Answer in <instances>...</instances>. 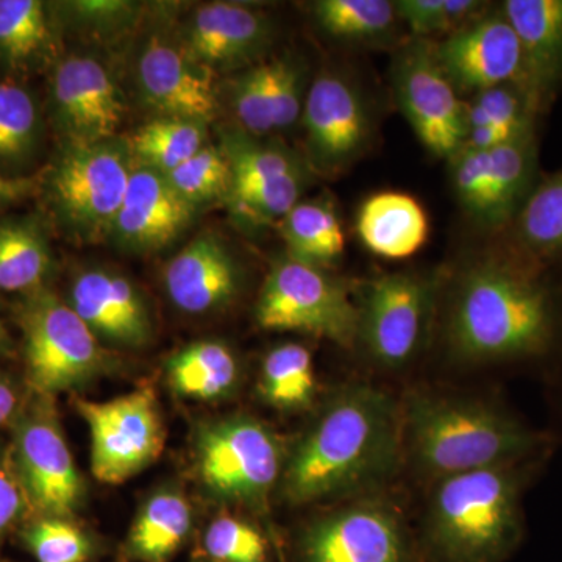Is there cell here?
<instances>
[{"mask_svg": "<svg viewBox=\"0 0 562 562\" xmlns=\"http://www.w3.org/2000/svg\"><path fill=\"white\" fill-rule=\"evenodd\" d=\"M547 271L513 246L469 265L447 312L453 357L469 364L550 357L562 339V299Z\"/></svg>", "mask_w": 562, "mask_h": 562, "instance_id": "1", "label": "cell"}, {"mask_svg": "<svg viewBox=\"0 0 562 562\" xmlns=\"http://www.w3.org/2000/svg\"><path fill=\"white\" fill-rule=\"evenodd\" d=\"M402 453L401 406L376 387L350 384L284 461L281 495L303 505L372 490L397 471Z\"/></svg>", "mask_w": 562, "mask_h": 562, "instance_id": "2", "label": "cell"}, {"mask_svg": "<svg viewBox=\"0 0 562 562\" xmlns=\"http://www.w3.org/2000/svg\"><path fill=\"white\" fill-rule=\"evenodd\" d=\"M403 452L436 480L546 457L552 438L494 403L413 392L402 408Z\"/></svg>", "mask_w": 562, "mask_h": 562, "instance_id": "3", "label": "cell"}, {"mask_svg": "<svg viewBox=\"0 0 562 562\" xmlns=\"http://www.w3.org/2000/svg\"><path fill=\"white\" fill-rule=\"evenodd\" d=\"M546 457L438 480L420 557L428 562H505L525 535L522 497Z\"/></svg>", "mask_w": 562, "mask_h": 562, "instance_id": "4", "label": "cell"}, {"mask_svg": "<svg viewBox=\"0 0 562 562\" xmlns=\"http://www.w3.org/2000/svg\"><path fill=\"white\" fill-rule=\"evenodd\" d=\"M135 158L121 138L63 146L46 179V198L65 232L81 243L109 238L120 213Z\"/></svg>", "mask_w": 562, "mask_h": 562, "instance_id": "5", "label": "cell"}, {"mask_svg": "<svg viewBox=\"0 0 562 562\" xmlns=\"http://www.w3.org/2000/svg\"><path fill=\"white\" fill-rule=\"evenodd\" d=\"M24 333L27 380L36 395L81 390L113 369V357L94 333L46 286L24 295L18 308Z\"/></svg>", "mask_w": 562, "mask_h": 562, "instance_id": "6", "label": "cell"}, {"mask_svg": "<svg viewBox=\"0 0 562 562\" xmlns=\"http://www.w3.org/2000/svg\"><path fill=\"white\" fill-rule=\"evenodd\" d=\"M194 458L199 480L214 501L260 512L284 468L276 432L249 416L202 425L195 432Z\"/></svg>", "mask_w": 562, "mask_h": 562, "instance_id": "7", "label": "cell"}, {"mask_svg": "<svg viewBox=\"0 0 562 562\" xmlns=\"http://www.w3.org/2000/svg\"><path fill=\"white\" fill-rule=\"evenodd\" d=\"M255 319L265 330L303 333L353 347L360 314L341 280L284 255L266 277Z\"/></svg>", "mask_w": 562, "mask_h": 562, "instance_id": "8", "label": "cell"}, {"mask_svg": "<svg viewBox=\"0 0 562 562\" xmlns=\"http://www.w3.org/2000/svg\"><path fill=\"white\" fill-rule=\"evenodd\" d=\"M441 279L387 273L366 284L358 305V342L376 364L401 369L419 357L430 336Z\"/></svg>", "mask_w": 562, "mask_h": 562, "instance_id": "9", "label": "cell"}, {"mask_svg": "<svg viewBox=\"0 0 562 562\" xmlns=\"http://www.w3.org/2000/svg\"><path fill=\"white\" fill-rule=\"evenodd\" d=\"M11 461L40 516L72 519L79 512L87 487L50 397L38 395V401L16 416Z\"/></svg>", "mask_w": 562, "mask_h": 562, "instance_id": "10", "label": "cell"}, {"mask_svg": "<svg viewBox=\"0 0 562 562\" xmlns=\"http://www.w3.org/2000/svg\"><path fill=\"white\" fill-rule=\"evenodd\" d=\"M392 85L422 146L435 157L453 158L468 138V106L436 60L430 41L414 40L395 55Z\"/></svg>", "mask_w": 562, "mask_h": 562, "instance_id": "11", "label": "cell"}, {"mask_svg": "<svg viewBox=\"0 0 562 562\" xmlns=\"http://www.w3.org/2000/svg\"><path fill=\"white\" fill-rule=\"evenodd\" d=\"M91 432V469L99 482L120 484L157 460L165 447V427L149 387L109 402L76 398Z\"/></svg>", "mask_w": 562, "mask_h": 562, "instance_id": "12", "label": "cell"}, {"mask_svg": "<svg viewBox=\"0 0 562 562\" xmlns=\"http://www.w3.org/2000/svg\"><path fill=\"white\" fill-rule=\"evenodd\" d=\"M232 171L228 201L239 216L254 224L279 222L294 209L308 184L301 158L276 144L243 131L222 133V147Z\"/></svg>", "mask_w": 562, "mask_h": 562, "instance_id": "13", "label": "cell"}, {"mask_svg": "<svg viewBox=\"0 0 562 562\" xmlns=\"http://www.w3.org/2000/svg\"><path fill=\"white\" fill-rule=\"evenodd\" d=\"M302 562H419L398 514L364 501L325 514L303 531Z\"/></svg>", "mask_w": 562, "mask_h": 562, "instance_id": "14", "label": "cell"}, {"mask_svg": "<svg viewBox=\"0 0 562 562\" xmlns=\"http://www.w3.org/2000/svg\"><path fill=\"white\" fill-rule=\"evenodd\" d=\"M124 92L111 70L90 55H70L52 77L50 113L63 146L116 138L125 120Z\"/></svg>", "mask_w": 562, "mask_h": 562, "instance_id": "15", "label": "cell"}, {"mask_svg": "<svg viewBox=\"0 0 562 562\" xmlns=\"http://www.w3.org/2000/svg\"><path fill=\"white\" fill-rule=\"evenodd\" d=\"M306 149L314 168L338 173L357 160L371 138V116L360 91L338 72H322L302 110Z\"/></svg>", "mask_w": 562, "mask_h": 562, "instance_id": "16", "label": "cell"}, {"mask_svg": "<svg viewBox=\"0 0 562 562\" xmlns=\"http://www.w3.org/2000/svg\"><path fill=\"white\" fill-rule=\"evenodd\" d=\"M432 47L460 94L473 95L506 83L522 87V49L502 7L487 9Z\"/></svg>", "mask_w": 562, "mask_h": 562, "instance_id": "17", "label": "cell"}, {"mask_svg": "<svg viewBox=\"0 0 562 562\" xmlns=\"http://www.w3.org/2000/svg\"><path fill=\"white\" fill-rule=\"evenodd\" d=\"M138 85L144 101L161 117H181L206 124L220 110L210 70L192 60L183 46L151 36L138 60Z\"/></svg>", "mask_w": 562, "mask_h": 562, "instance_id": "18", "label": "cell"}, {"mask_svg": "<svg viewBox=\"0 0 562 562\" xmlns=\"http://www.w3.org/2000/svg\"><path fill=\"white\" fill-rule=\"evenodd\" d=\"M195 211L198 206L173 190L166 173L135 161L110 238L125 250H161L183 235Z\"/></svg>", "mask_w": 562, "mask_h": 562, "instance_id": "19", "label": "cell"}, {"mask_svg": "<svg viewBox=\"0 0 562 562\" xmlns=\"http://www.w3.org/2000/svg\"><path fill=\"white\" fill-rule=\"evenodd\" d=\"M66 302L99 341L139 349L154 336L146 299L121 273L99 268L77 273Z\"/></svg>", "mask_w": 562, "mask_h": 562, "instance_id": "20", "label": "cell"}, {"mask_svg": "<svg viewBox=\"0 0 562 562\" xmlns=\"http://www.w3.org/2000/svg\"><path fill=\"white\" fill-rule=\"evenodd\" d=\"M272 35V22L260 10L213 2L192 14L183 47L205 69H231L249 65L265 54Z\"/></svg>", "mask_w": 562, "mask_h": 562, "instance_id": "21", "label": "cell"}, {"mask_svg": "<svg viewBox=\"0 0 562 562\" xmlns=\"http://www.w3.org/2000/svg\"><path fill=\"white\" fill-rule=\"evenodd\" d=\"M165 288L180 312L206 314L224 308L238 295L241 272L216 236L201 235L168 262Z\"/></svg>", "mask_w": 562, "mask_h": 562, "instance_id": "22", "label": "cell"}, {"mask_svg": "<svg viewBox=\"0 0 562 562\" xmlns=\"http://www.w3.org/2000/svg\"><path fill=\"white\" fill-rule=\"evenodd\" d=\"M501 7L522 49L524 90L542 111L562 87V0H506Z\"/></svg>", "mask_w": 562, "mask_h": 562, "instance_id": "23", "label": "cell"}, {"mask_svg": "<svg viewBox=\"0 0 562 562\" xmlns=\"http://www.w3.org/2000/svg\"><path fill=\"white\" fill-rule=\"evenodd\" d=\"M357 232L376 257L405 260L427 243L430 225L424 206L413 195L384 191L362 202Z\"/></svg>", "mask_w": 562, "mask_h": 562, "instance_id": "24", "label": "cell"}, {"mask_svg": "<svg viewBox=\"0 0 562 562\" xmlns=\"http://www.w3.org/2000/svg\"><path fill=\"white\" fill-rule=\"evenodd\" d=\"M191 531L190 503L179 491L160 490L139 509L122 553L133 562H169Z\"/></svg>", "mask_w": 562, "mask_h": 562, "instance_id": "25", "label": "cell"}, {"mask_svg": "<svg viewBox=\"0 0 562 562\" xmlns=\"http://www.w3.org/2000/svg\"><path fill=\"white\" fill-rule=\"evenodd\" d=\"M508 232L528 260L546 269L562 262V169L538 180Z\"/></svg>", "mask_w": 562, "mask_h": 562, "instance_id": "26", "label": "cell"}, {"mask_svg": "<svg viewBox=\"0 0 562 562\" xmlns=\"http://www.w3.org/2000/svg\"><path fill=\"white\" fill-rule=\"evenodd\" d=\"M166 372L172 391L191 401H221L241 382L238 358L220 341H199L184 347L169 360Z\"/></svg>", "mask_w": 562, "mask_h": 562, "instance_id": "27", "label": "cell"}, {"mask_svg": "<svg viewBox=\"0 0 562 562\" xmlns=\"http://www.w3.org/2000/svg\"><path fill=\"white\" fill-rule=\"evenodd\" d=\"M54 268L49 238L38 217L0 221V291L40 290Z\"/></svg>", "mask_w": 562, "mask_h": 562, "instance_id": "28", "label": "cell"}, {"mask_svg": "<svg viewBox=\"0 0 562 562\" xmlns=\"http://www.w3.org/2000/svg\"><path fill=\"white\" fill-rule=\"evenodd\" d=\"M286 255L294 260L327 269L341 261L346 250L342 222L325 199L301 201L279 222Z\"/></svg>", "mask_w": 562, "mask_h": 562, "instance_id": "29", "label": "cell"}, {"mask_svg": "<svg viewBox=\"0 0 562 562\" xmlns=\"http://www.w3.org/2000/svg\"><path fill=\"white\" fill-rule=\"evenodd\" d=\"M52 29L38 0H0V66L29 72L47 60Z\"/></svg>", "mask_w": 562, "mask_h": 562, "instance_id": "30", "label": "cell"}, {"mask_svg": "<svg viewBox=\"0 0 562 562\" xmlns=\"http://www.w3.org/2000/svg\"><path fill=\"white\" fill-rule=\"evenodd\" d=\"M313 10L322 32L344 43H384L397 27V11L390 0H319Z\"/></svg>", "mask_w": 562, "mask_h": 562, "instance_id": "31", "label": "cell"}, {"mask_svg": "<svg viewBox=\"0 0 562 562\" xmlns=\"http://www.w3.org/2000/svg\"><path fill=\"white\" fill-rule=\"evenodd\" d=\"M316 372L312 351L301 344L286 342L266 355L261 368L262 398L284 412L312 405L316 395Z\"/></svg>", "mask_w": 562, "mask_h": 562, "instance_id": "32", "label": "cell"}, {"mask_svg": "<svg viewBox=\"0 0 562 562\" xmlns=\"http://www.w3.org/2000/svg\"><path fill=\"white\" fill-rule=\"evenodd\" d=\"M206 125L181 117H158L144 124L131 140L133 158L162 173L172 172L205 146Z\"/></svg>", "mask_w": 562, "mask_h": 562, "instance_id": "33", "label": "cell"}, {"mask_svg": "<svg viewBox=\"0 0 562 562\" xmlns=\"http://www.w3.org/2000/svg\"><path fill=\"white\" fill-rule=\"evenodd\" d=\"M41 114L32 92L0 81V166L16 168L33 157L41 139Z\"/></svg>", "mask_w": 562, "mask_h": 562, "instance_id": "34", "label": "cell"}, {"mask_svg": "<svg viewBox=\"0 0 562 562\" xmlns=\"http://www.w3.org/2000/svg\"><path fill=\"white\" fill-rule=\"evenodd\" d=\"M468 106L469 128L495 127L514 135L536 131L541 111L520 85L506 83L471 95Z\"/></svg>", "mask_w": 562, "mask_h": 562, "instance_id": "35", "label": "cell"}, {"mask_svg": "<svg viewBox=\"0 0 562 562\" xmlns=\"http://www.w3.org/2000/svg\"><path fill=\"white\" fill-rule=\"evenodd\" d=\"M21 541L38 562H91L98 554L90 532L66 517L40 516L22 528Z\"/></svg>", "mask_w": 562, "mask_h": 562, "instance_id": "36", "label": "cell"}, {"mask_svg": "<svg viewBox=\"0 0 562 562\" xmlns=\"http://www.w3.org/2000/svg\"><path fill=\"white\" fill-rule=\"evenodd\" d=\"M398 21L408 27L414 40L452 35L490 9L479 0H397Z\"/></svg>", "mask_w": 562, "mask_h": 562, "instance_id": "37", "label": "cell"}, {"mask_svg": "<svg viewBox=\"0 0 562 562\" xmlns=\"http://www.w3.org/2000/svg\"><path fill=\"white\" fill-rule=\"evenodd\" d=\"M166 177L173 190L194 206L228 198L232 188L231 165L224 151L206 144Z\"/></svg>", "mask_w": 562, "mask_h": 562, "instance_id": "38", "label": "cell"}, {"mask_svg": "<svg viewBox=\"0 0 562 562\" xmlns=\"http://www.w3.org/2000/svg\"><path fill=\"white\" fill-rule=\"evenodd\" d=\"M231 105L238 121L239 131L255 138H262L276 132L266 61L255 63L232 80Z\"/></svg>", "mask_w": 562, "mask_h": 562, "instance_id": "39", "label": "cell"}, {"mask_svg": "<svg viewBox=\"0 0 562 562\" xmlns=\"http://www.w3.org/2000/svg\"><path fill=\"white\" fill-rule=\"evenodd\" d=\"M203 549L213 562H269L261 531L231 514H222L206 528Z\"/></svg>", "mask_w": 562, "mask_h": 562, "instance_id": "40", "label": "cell"}, {"mask_svg": "<svg viewBox=\"0 0 562 562\" xmlns=\"http://www.w3.org/2000/svg\"><path fill=\"white\" fill-rule=\"evenodd\" d=\"M268 66L269 94L273 131H284L295 124L302 116L306 98V70L297 58H272Z\"/></svg>", "mask_w": 562, "mask_h": 562, "instance_id": "41", "label": "cell"}, {"mask_svg": "<svg viewBox=\"0 0 562 562\" xmlns=\"http://www.w3.org/2000/svg\"><path fill=\"white\" fill-rule=\"evenodd\" d=\"M32 508L14 471L13 461L0 454V549L11 528L21 522Z\"/></svg>", "mask_w": 562, "mask_h": 562, "instance_id": "42", "label": "cell"}, {"mask_svg": "<svg viewBox=\"0 0 562 562\" xmlns=\"http://www.w3.org/2000/svg\"><path fill=\"white\" fill-rule=\"evenodd\" d=\"M33 190V180L31 179H10V177L0 173V209L10 203H14L31 194Z\"/></svg>", "mask_w": 562, "mask_h": 562, "instance_id": "43", "label": "cell"}, {"mask_svg": "<svg viewBox=\"0 0 562 562\" xmlns=\"http://www.w3.org/2000/svg\"><path fill=\"white\" fill-rule=\"evenodd\" d=\"M18 394L13 384L0 373V427L16 417Z\"/></svg>", "mask_w": 562, "mask_h": 562, "instance_id": "44", "label": "cell"}, {"mask_svg": "<svg viewBox=\"0 0 562 562\" xmlns=\"http://www.w3.org/2000/svg\"><path fill=\"white\" fill-rule=\"evenodd\" d=\"M9 346V336H7L5 327H3L2 321H0V351H3Z\"/></svg>", "mask_w": 562, "mask_h": 562, "instance_id": "45", "label": "cell"}]
</instances>
